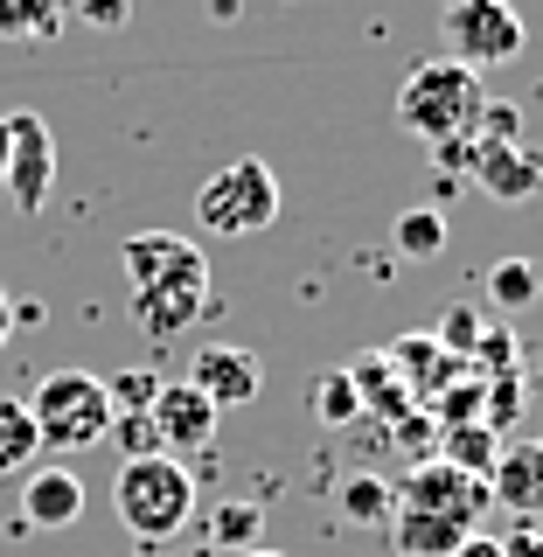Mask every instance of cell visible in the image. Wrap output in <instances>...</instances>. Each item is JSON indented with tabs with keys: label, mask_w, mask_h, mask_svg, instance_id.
<instances>
[{
	"label": "cell",
	"mask_w": 543,
	"mask_h": 557,
	"mask_svg": "<svg viewBox=\"0 0 543 557\" xmlns=\"http://www.w3.org/2000/svg\"><path fill=\"white\" fill-rule=\"evenodd\" d=\"M397 509L446 516V522H460V530H481V516L495 509V495H488V481L460 474V467H446V460H418L405 474V487H397Z\"/></svg>",
	"instance_id": "obj_8"
},
{
	"label": "cell",
	"mask_w": 543,
	"mask_h": 557,
	"mask_svg": "<svg viewBox=\"0 0 543 557\" xmlns=\"http://www.w3.org/2000/svg\"><path fill=\"white\" fill-rule=\"evenodd\" d=\"M440 35H446V57L467 63L474 77H481V70L516 63L522 42H530L516 0H446V8H440Z\"/></svg>",
	"instance_id": "obj_5"
},
{
	"label": "cell",
	"mask_w": 543,
	"mask_h": 557,
	"mask_svg": "<svg viewBox=\"0 0 543 557\" xmlns=\"http://www.w3.org/2000/svg\"><path fill=\"white\" fill-rule=\"evenodd\" d=\"M35 440L49 453H91L104 432H112V397H104V376L91 370H49L28 397Z\"/></svg>",
	"instance_id": "obj_3"
},
{
	"label": "cell",
	"mask_w": 543,
	"mask_h": 557,
	"mask_svg": "<svg viewBox=\"0 0 543 557\" xmlns=\"http://www.w3.org/2000/svg\"><path fill=\"white\" fill-rule=\"evenodd\" d=\"M307 405H313V418H328V425H348V418H362V405H356V391H348L342 370L313 376V383H307Z\"/></svg>",
	"instance_id": "obj_25"
},
{
	"label": "cell",
	"mask_w": 543,
	"mask_h": 557,
	"mask_svg": "<svg viewBox=\"0 0 543 557\" xmlns=\"http://www.w3.org/2000/svg\"><path fill=\"white\" fill-rule=\"evenodd\" d=\"M196 557H209V550H196Z\"/></svg>",
	"instance_id": "obj_37"
},
{
	"label": "cell",
	"mask_w": 543,
	"mask_h": 557,
	"mask_svg": "<svg viewBox=\"0 0 543 557\" xmlns=\"http://www.w3.org/2000/svg\"><path fill=\"white\" fill-rule=\"evenodd\" d=\"M488 383V405H481V425L488 432H509L522 418V376H481Z\"/></svg>",
	"instance_id": "obj_27"
},
{
	"label": "cell",
	"mask_w": 543,
	"mask_h": 557,
	"mask_svg": "<svg viewBox=\"0 0 543 557\" xmlns=\"http://www.w3.org/2000/svg\"><path fill=\"white\" fill-rule=\"evenodd\" d=\"M397 516V487H383L377 474H356V481H342V522H391Z\"/></svg>",
	"instance_id": "obj_21"
},
{
	"label": "cell",
	"mask_w": 543,
	"mask_h": 557,
	"mask_svg": "<svg viewBox=\"0 0 543 557\" xmlns=\"http://www.w3.org/2000/svg\"><path fill=\"white\" fill-rule=\"evenodd\" d=\"M453 557H502V536H481V530H474V536H467V544L453 550Z\"/></svg>",
	"instance_id": "obj_32"
},
{
	"label": "cell",
	"mask_w": 543,
	"mask_h": 557,
	"mask_svg": "<svg viewBox=\"0 0 543 557\" xmlns=\"http://www.w3.org/2000/svg\"><path fill=\"white\" fill-rule=\"evenodd\" d=\"M112 516L126 522V536H139V544H168V536H182L188 522H196V474H188V460H168V453L119 460Z\"/></svg>",
	"instance_id": "obj_1"
},
{
	"label": "cell",
	"mask_w": 543,
	"mask_h": 557,
	"mask_svg": "<svg viewBox=\"0 0 543 557\" xmlns=\"http://www.w3.org/2000/svg\"><path fill=\"white\" fill-rule=\"evenodd\" d=\"M481 327H488V321H481V307H467V300H460V307H446V313H440L432 342H440L453 362H467V356H474V342H481Z\"/></svg>",
	"instance_id": "obj_24"
},
{
	"label": "cell",
	"mask_w": 543,
	"mask_h": 557,
	"mask_svg": "<svg viewBox=\"0 0 543 557\" xmlns=\"http://www.w3.org/2000/svg\"><path fill=\"white\" fill-rule=\"evenodd\" d=\"M153 446L168 453V460H182V453H209L217 446V405L196 391V383H161V397H153Z\"/></svg>",
	"instance_id": "obj_9"
},
{
	"label": "cell",
	"mask_w": 543,
	"mask_h": 557,
	"mask_svg": "<svg viewBox=\"0 0 543 557\" xmlns=\"http://www.w3.org/2000/svg\"><path fill=\"white\" fill-rule=\"evenodd\" d=\"M474 139H481V147H509V139H522V112L509 98H488L481 119H474Z\"/></svg>",
	"instance_id": "obj_28"
},
{
	"label": "cell",
	"mask_w": 543,
	"mask_h": 557,
	"mask_svg": "<svg viewBox=\"0 0 543 557\" xmlns=\"http://www.w3.org/2000/svg\"><path fill=\"white\" fill-rule=\"evenodd\" d=\"M104 397H112V418H147L153 397H161V376L153 370H119V376H104Z\"/></svg>",
	"instance_id": "obj_23"
},
{
	"label": "cell",
	"mask_w": 543,
	"mask_h": 557,
	"mask_svg": "<svg viewBox=\"0 0 543 557\" xmlns=\"http://www.w3.org/2000/svg\"><path fill=\"white\" fill-rule=\"evenodd\" d=\"M536 370H543V348H536Z\"/></svg>",
	"instance_id": "obj_36"
},
{
	"label": "cell",
	"mask_w": 543,
	"mask_h": 557,
	"mask_svg": "<svg viewBox=\"0 0 543 557\" xmlns=\"http://www.w3.org/2000/svg\"><path fill=\"white\" fill-rule=\"evenodd\" d=\"M35 460H42V440H35L28 397H0V481L28 474Z\"/></svg>",
	"instance_id": "obj_16"
},
{
	"label": "cell",
	"mask_w": 543,
	"mask_h": 557,
	"mask_svg": "<svg viewBox=\"0 0 543 557\" xmlns=\"http://www.w3.org/2000/svg\"><path fill=\"white\" fill-rule=\"evenodd\" d=\"M202 307H209V258H188V265L161 272L153 286H133V321H139V335H153V342L188 335V327L202 321Z\"/></svg>",
	"instance_id": "obj_6"
},
{
	"label": "cell",
	"mask_w": 543,
	"mask_h": 557,
	"mask_svg": "<svg viewBox=\"0 0 543 557\" xmlns=\"http://www.w3.org/2000/svg\"><path fill=\"white\" fill-rule=\"evenodd\" d=\"M63 0H0V42H57Z\"/></svg>",
	"instance_id": "obj_18"
},
{
	"label": "cell",
	"mask_w": 543,
	"mask_h": 557,
	"mask_svg": "<svg viewBox=\"0 0 543 557\" xmlns=\"http://www.w3.org/2000/svg\"><path fill=\"white\" fill-rule=\"evenodd\" d=\"M63 14H77V22L84 28H104V35H112V28H126V0H63Z\"/></svg>",
	"instance_id": "obj_29"
},
{
	"label": "cell",
	"mask_w": 543,
	"mask_h": 557,
	"mask_svg": "<svg viewBox=\"0 0 543 557\" xmlns=\"http://www.w3.org/2000/svg\"><path fill=\"white\" fill-rule=\"evenodd\" d=\"M84 516V481L63 467H28L22 481V522L28 530H70Z\"/></svg>",
	"instance_id": "obj_13"
},
{
	"label": "cell",
	"mask_w": 543,
	"mask_h": 557,
	"mask_svg": "<svg viewBox=\"0 0 543 557\" xmlns=\"http://www.w3.org/2000/svg\"><path fill=\"white\" fill-rule=\"evenodd\" d=\"M196 223L209 237H258L266 223H279V174L266 161H251V153L217 168L196 196Z\"/></svg>",
	"instance_id": "obj_4"
},
{
	"label": "cell",
	"mask_w": 543,
	"mask_h": 557,
	"mask_svg": "<svg viewBox=\"0 0 543 557\" xmlns=\"http://www.w3.org/2000/svg\"><path fill=\"white\" fill-rule=\"evenodd\" d=\"M0 188L14 196L22 216H42L49 188H57V139H49L42 112H28V104L8 112V174H0Z\"/></svg>",
	"instance_id": "obj_7"
},
{
	"label": "cell",
	"mask_w": 543,
	"mask_h": 557,
	"mask_svg": "<svg viewBox=\"0 0 543 557\" xmlns=\"http://www.w3.org/2000/svg\"><path fill=\"white\" fill-rule=\"evenodd\" d=\"M8 335H14V300L0 293V348H8Z\"/></svg>",
	"instance_id": "obj_33"
},
{
	"label": "cell",
	"mask_w": 543,
	"mask_h": 557,
	"mask_svg": "<svg viewBox=\"0 0 543 557\" xmlns=\"http://www.w3.org/2000/svg\"><path fill=\"white\" fill-rule=\"evenodd\" d=\"M104 440H119L126 460H139V453H161V446H153V418H112V432H104Z\"/></svg>",
	"instance_id": "obj_30"
},
{
	"label": "cell",
	"mask_w": 543,
	"mask_h": 557,
	"mask_svg": "<svg viewBox=\"0 0 543 557\" xmlns=\"http://www.w3.org/2000/svg\"><path fill=\"white\" fill-rule=\"evenodd\" d=\"M391 244H397V258H440L446 251V209H405Z\"/></svg>",
	"instance_id": "obj_20"
},
{
	"label": "cell",
	"mask_w": 543,
	"mask_h": 557,
	"mask_svg": "<svg viewBox=\"0 0 543 557\" xmlns=\"http://www.w3.org/2000/svg\"><path fill=\"white\" fill-rule=\"evenodd\" d=\"M467 362H474V376H522V342H516V327H495V321H488Z\"/></svg>",
	"instance_id": "obj_22"
},
{
	"label": "cell",
	"mask_w": 543,
	"mask_h": 557,
	"mask_svg": "<svg viewBox=\"0 0 543 557\" xmlns=\"http://www.w3.org/2000/svg\"><path fill=\"white\" fill-rule=\"evenodd\" d=\"M467 182H474L481 196H495V202H530V196H543V153L522 147V139H509V147H481L474 139Z\"/></svg>",
	"instance_id": "obj_11"
},
{
	"label": "cell",
	"mask_w": 543,
	"mask_h": 557,
	"mask_svg": "<svg viewBox=\"0 0 543 557\" xmlns=\"http://www.w3.org/2000/svg\"><path fill=\"white\" fill-rule=\"evenodd\" d=\"M342 376H348V391H356V405H362V411H377L383 425H397L405 411H418V397L405 391V376L391 370V356H356Z\"/></svg>",
	"instance_id": "obj_14"
},
{
	"label": "cell",
	"mask_w": 543,
	"mask_h": 557,
	"mask_svg": "<svg viewBox=\"0 0 543 557\" xmlns=\"http://www.w3.org/2000/svg\"><path fill=\"white\" fill-rule=\"evenodd\" d=\"M488 300H495L502 313H522L543 300V272L530 265V258H502V265H488Z\"/></svg>",
	"instance_id": "obj_19"
},
{
	"label": "cell",
	"mask_w": 543,
	"mask_h": 557,
	"mask_svg": "<svg viewBox=\"0 0 543 557\" xmlns=\"http://www.w3.org/2000/svg\"><path fill=\"white\" fill-rule=\"evenodd\" d=\"M188 258H202V244L196 237H174V231H139V237L119 244V265H126L133 286H153L161 272L188 265Z\"/></svg>",
	"instance_id": "obj_15"
},
{
	"label": "cell",
	"mask_w": 543,
	"mask_h": 557,
	"mask_svg": "<svg viewBox=\"0 0 543 557\" xmlns=\"http://www.w3.org/2000/svg\"><path fill=\"white\" fill-rule=\"evenodd\" d=\"M237 557H279V550H266V544H251V550H237Z\"/></svg>",
	"instance_id": "obj_35"
},
{
	"label": "cell",
	"mask_w": 543,
	"mask_h": 557,
	"mask_svg": "<svg viewBox=\"0 0 543 557\" xmlns=\"http://www.w3.org/2000/svg\"><path fill=\"white\" fill-rule=\"evenodd\" d=\"M488 495H495V509H509V516H543V440H502Z\"/></svg>",
	"instance_id": "obj_12"
},
{
	"label": "cell",
	"mask_w": 543,
	"mask_h": 557,
	"mask_svg": "<svg viewBox=\"0 0 543 557\" xmlns=\"http://www.w3.org/2000/svg\"><path fill=\"white\" fill-rule=\"evenodd\" d=\"M488 104V84L467 63L453 57H425L397 84V126H405L418 147H446V139H467Z\"/></svg>",
	"instance_id": "obj_2"
},
{
	"label": "cell",
	"mask_w": 543,
	"mask_h": 557,
	"mask_svg": "<svg viewBox=\"0 0 543 557\" xmlns=\"http://www.w3.org/2000/svg\"><path fill=\"white\" fill-rule=\"evenodd\" d=\"M209 536H217V544H231V557L251 550V536H258V502H223V509H209Z\"/></svg>",
	"instance_id": "obj_26"
},
{
	"label": "cell",
	"mask_w": 543,
	"mask_h": 557,
	"mask_svg": "<svg viewBox=\"0 0 543 557\" xmlns=\"http://www.w3.org/2000/svg\"><path fill=\"white\" fill-rule=\"evenodd\" d=\"M502 557H543V530H530V522H522L516 536H502Z\"/></svg>",
	"instance_id": "obj_31"
},
{
	"label": "cell",
	"mask_w": 543,
	"mask_h": 557,
	"mask_svg": "<svg viewBox=\"0 0 543 557\" xmlns=\"http://www.w3.org/2000/svg\"><path fill=\"white\" fill-rule=\"evenodd\" d=\"M182 383H196V391H202L217 411H237V405H258V391H266V370H258L251 348L209 342V348H196V362H188Z\"/></svg>",
	"instance_id": "obj_10"
},
{
	"label": "cell",
	"mask_w": 543,
	"mask_h": 557,
	"mask_svg": "<svg viewBox=\"0 0 543 557\" xmlns=\"http://www.w3.org/2000/svg\"><path fill=\"white\" fill-rule=\"evenodd\" d=\"M432 460H446V467H460V474L488 481V474H495V460H502V432H488V425H446Z\"/></svg>",
	"instance_id": "obj_17"
},
{
	"label": "cell",
	"mask_w": 543,
	"mask_h": 557,
	"mask_svg": "<svg viewBox=\"0 0 543 557\" xmlns=\"http://www.w3.org/2000/svg\"><path fill=\"white\" fill-rule=\"evenodd\" d=\"M0 174H8V112H0Z\"/></svg>",
	"instance_id": "obj_34"
}]
</instances>
